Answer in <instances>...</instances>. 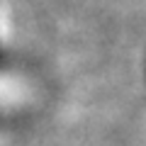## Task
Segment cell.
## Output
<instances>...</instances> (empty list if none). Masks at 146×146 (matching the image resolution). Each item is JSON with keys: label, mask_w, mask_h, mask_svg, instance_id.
Wrapping results in <instances>:
<instances>
[]
</instances>
